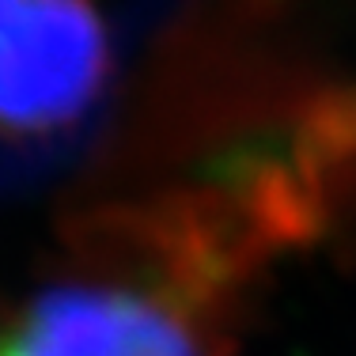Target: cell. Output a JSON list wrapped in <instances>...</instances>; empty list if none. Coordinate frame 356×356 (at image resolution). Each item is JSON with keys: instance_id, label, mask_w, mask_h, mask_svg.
Listing matches in <instances>:
<instances>
[{"instance_id": "obj_1", "label": "cell", "mask_w": 356, "mask_h": 356, "mask_svg": "<svg viewBox=\"0 0 356 356\" xmlns=\"http://www.w3.org/2000/svg\"><path fill=\"white\" fill-rule=\"evenodd\" d=\"M269 254L239 197L95 216L0 311V356H232L224 307Z\"/></svg>"}, {"instance_id": "obj_2", "label": "cell", "mask_w": 356, "mask_h": 356, "mask_svg": "<svg viewBox=\"0 0 356 356\" xmlns=\"http://www.w3.org/2000/svg\"><path fill=\"white\" fill-rule=\"evenodd\" d=\"M106 65L95 0H0V133L72 125L95 103Z\"/></svg>"}]
</instances>
